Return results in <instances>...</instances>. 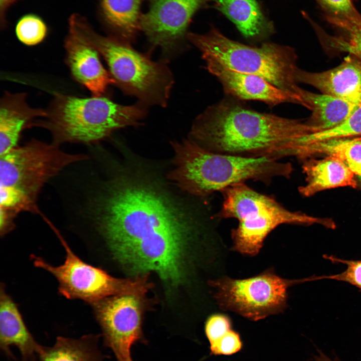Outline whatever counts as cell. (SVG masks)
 <instances>
[{
  "label": "cell",
  "mask_w": 361,
  "mask_h": 361,
  "mask_svg": "<svg viewBox=\"0 0 361 361\" xmlns=\"http://www.w3.org/2000/svg\"><path fill=\"white\" fill-rule=\"evenodd\" d=\"M305 282L304 278L288 279L272 269L248 278L223 277L210 282L221 308L258 321L283 312L287 306L288 289Z\"/></svg>",
  "instance_id": "9"
},
{
  "label": "cell",
  "mask_w": 361,
  "mask_h": 361,
  "mask_svg": "<svg viewBox=\"0 0 361 361\" xmlns=\"http://www.w3.org/2000/svg\"><path fill=\"white\" fill-rule=\"evenodd\" d=\"M20 0H0V25L1 29L7 25V13L10 8Z\"/></svg>",
  "instance_id": "31"
},
{
  "label": "cell",
  "mask_w": 361,
  "mask_h": 361,
  "mask_svg": "<svg viewBox=\"0 0 361 361\" xmlns=\"http://www.w3.org/2000/svg\"><path fill=\"white\" fill-rule=\"evenodd\" d=\"M310 23L324 44L338 51L349 53L361 63V21L340 30L341 34L336 36L328 35L313 20Z\"/></svg>",
  "instance_id": "24"
},
{
  "label": "cell",
  "mask_w": 361,
  "mask_h": 361,
  "mask_svg": "<svg viewBox=\"0 0 361 361\" xmlns=\"http://www.w3.org/2000/svg\"><path fill=\"white\" fill-rule=\"evenodd\" d=\"M243 342L240 334L233 329L216 341L210 344L211 353L217 355H232L240 351Z\"/></svg>",
  "instance_id": "30"
},
{
  "label": "cell",
  "mask_w": 361,
  "mask_h": 361,
  "mask_svg": "<svg viewBox=\"0 0 361 361\" xmlns=\"http://www.w3.org/2000/svg\"><path fill=\"white\" fill-rule=\"evenodd\" d=\"M204 60L208 72L219 81L226 94L233 98L260 101L271 106L286 102L305 106L301 96L280 89L262 77L232 70L212 59Z\"/></svg>",
  "instance_id": "14"
},
{
  "label": "cell",
  "mask_w": 361,
  "mask_h": 361,
  "mask_svg": "<svg viewBox=\"0 0 361 361\" xmlns=\"http://www.w3.org/2000/svg\"><path fill=\"white\" fill-rule=\"evenodd\" d=\"M356 137L358 140H361V136H358V137Z\"/></svg>",
  "instance_id": "34"
},
{
  "label": "cell",
  "mask_w": 361,
  "mask_h": 361,
  "mask_svg": "<svg viewBox=\"0 0 361 361\" xmlns=\"http://www.w3.org/2000/svg\"><path fill=\"white\" fill-rule=\"evenodd\" d=\"M141 297L119 295L91 304L102 331L104 344L111 349L117 361H133L132 346L137 343H148L142 330Z\"/></svg>",
  "instance_id": "11"
},
{
  "label": "cell",
  "mask_w": 361,
  "mask_h": 361,
  "mask_svg": "<svg viewBox=\"0 0 361 361\" xmlns=\"http://www.w3.org/2000/svg\"><path fill=\"white\" fill-rule=\"evenodd\" d=\"M141 29L149 43L168 58L185 48L187 29L195 13L208 0H150Z\"/></svg>",
  "instance_id": "12"
},
{
  "label": "cell",
  "mask_w": 361,
  "mask_h": 361,
  "mask_svg": "<svg viewBox=\"0 0 361 361\" xmlns=\"http://www.w3.org/2000/svg\"><path fill=\"white\" fill-rule=\"evenodd\" d=\"M325 258L332 262L340 263L347 266L346 270L342 273L328 276L308 277V281L328 279L349 283L361 290V260H348L325 256Z\"/></svg>",
  "instance_id": "28"
},
{
  "label": "cell",
  "mask_w": 361,
  "mask_h": 361,
  "mask_svg": "<svg viewBox=\"0 0 361 361\" xmlns=\"http://www.w3.org/2000/svg\"><path fill=\"white\" fill-rule=\"evenodd\" d=\"M46 115V109L28 104L26 93L6 92L0 103L1 155L16 147L22 131Z\"/></svg>",
  "instance_id": "17"
},
{
  "label": "cell",
  "mask_w": 361,
  "mask_h": 361,
  "mask_svg": "<svg viewBox=\"0 0 361 361\" xmlns=\"http://www.w3.org/2000/svg\"><path fill=\"white\" fill-rule=\"evenodd\" d=\"M109 189L100 224L114 254L153 239H189L193 232V220L152 184L123 177Z\"/></svg>",
  "instance_id": "2"
},
{
  "label": "cell",
  "mask_w": 361,
  "mask_h": 361,
  "mask_svg": "<svg viewBox=\"0 0 361 361\" xmlns=\"http://www.w3.org/2000/svg\"><path fill=\"white\" fill-rule=\"evenodd\" d=\"M297 82L311 85L321 93L357 103L361 102V63L349 55L339 66L321 72H309L299 68Z\"/></svg>",
  "instance_id": "15"
},
{
  "label": "cell",
  "mask_w": 361,
  "mask_h": 361,
  "mask_svg": "<svg viewBox=\"0 0 361 361\" xmlns=\"http://www.w3.org/2000/svg\"><path fill=\"white\" fill-rule=\"evenodd\" d=\"M145 0H99L100 18L114 35L132 40L141 29L140 8Z\"/></svg>",
  "instance_id": "21"
},
{
  "label": "cell",
  "mask_w": 361,
  "mask_h": 361,
  "mask_svg": "<svg viewBox=\"0 0 361 361\" xmlns=\"http://www.w3.org/2000/svg\"><path fill=\"white\" fill-rule=\"evenodd\" d=\"M146 107L138 102L119 104L104 95L83 98L56 93L46 109V116L36 120L32 126L48 129L56 144L93 142L117 129L138 125Z\"/></svg>",
  "instance_id": "4"
},
{
  "label": "cell",
  "mask_w": 361,
  "mask_h": 361,
  "mask_svg": "<svg viewBox=\"0 0 361 361\" xmlns=\"http://www.w3.org/2000/svg\"><path fill=\"white\" fill-rule=\"evenodd\" d=\"M221 193L223 201L216 216L238 220V225L231 231L232 249L244 255H257L268 235L282 224H318L330 229L335 228L331 219L289 210L273 197L256 191L245 183L235 184Z\"/></svg>",
  "instance_id": "6"
},
{
  "label": "cell",
  "mask_w": 361,
  "mask_h": 361,
  "mask_svg": "<svg viewBox=\"0 0 361 361\" xmlns=\"http://www.w3.org/2000/svg\"><path fill=\"white\" fill-rule=\"evenodd\" d=\"M321 153L336 157L348 166L361 164V140L356 137L334 139L305 146L303 157Z\"/></svg>",
  "instance_id": "23"
},
{
  "label": "cell",
  "mask_w": 361,
  "mask_h": 361,
  "mask_svg": "<svg viewBox=\"0 0 361 361\" xmlns=\"http://www.w3.org/2000/svg\"><path fill=\"white\" fill-rule=\"evenodd\" d=\"M329 24L340 30L361 21V14L352 0H315Z\"/></svg>",
  "instance_id": "26"
},
{
  "label": "cell",
  "mask_w": 361,
  "mask_h": 361,
  "mask_svg": "<svg viewBox=\"0 0 361 361\" xmlns=\"http://www.w3.org/2000/svg\"><path fill=\"white\" fill-rule=\"evenodd\" d=\"M236 26L243 36L252 41L264 40L274 32L256 0H208Z\"/></svg>",
  "instance_id": "19"
},
{
  "label": "cell",
  "mask_w": 361,
  "mask_h": 361,
  "mask_svg": "<svg viewBox=\"0 0 361 361\" xmlns=\"http://www.w3.org/2000/svg\"><path fill=\"white\" fill-rule=\"evenodd\" d=\"M15 32L23 44L35 46L42 42L47 36L48 27L43 20L34 14L21 17L17 23Z\"/></svg>",
  "instance_id": "27"
},
{
  "label": "cell",
  "mask_w": 361,
  "mask_h": 361,
  "mask_svg": "<svg viewBox=\"0 0 361 361\" xmlns=\"http://www.w3.org/2000/svg\"><path fill=\"white\" fill-rule=\"evenodd\" d=\"M361 136V102L352 113L339 125L325 130L302 136L299 143L302 146L334 139Z\"/></svg>",
  "instance_id": "25"
},
{
  "label": "cell",
  "mask_w": 361,
  "mask_h": 361,
  "mask_svg": "<svg viewBox=\"0 0 361 361\" xmlns=\"http://www.w3.org/2000/svg\"><path fill=\"white\" fill-rule=\"evenodd\" d=\"M70 18L103 58L114 84L124 93L146 107L167 105L174 80L164 60H152L118 37L99 34L79 14Z\"/></svg>",
  "instance_id": "5"
},
{
  "label": "cell",
  "mask_w": 361,
  "mask_h": 361,
  "mask_svg": "<svg viewBox=\"0 0 361 361\" xmlns=\"http://www.w3.org/2000/svg\"><path fill=\"white\" fill-rule=\"evenodd\" d=\"M306 184L299 188L300 194L310 197L327 189L340 187L355 188L354 173L347 164L331 156L320 160H309L302 165Z\"/></svg>",
  "instance_id": "18"
},
{
  "label": "cell",
  "mask_w": 361,
  "mask_h": 361,
  "mask_svg": "<svg viewBox=\"0 0 361 361\" xmlns=\"http://www.w3.org/2000/svg\"><path fill=\"white\" fill-rule=\"evenodd\" d=\"M11 346L19 350L23 361H36L45 347L39 344L27 327L12 297L2 284L0 291V347L9 357L14 358Z\"/></svg>",
  "instance_id": "16"
},
{
  "label": "cell",
  "mask_w": 361,
  "mask_h": 361,
  "mask_svg": "<svg viewBox=\"0 0 361 361\" xmlns=\"http://www.w3.org/2000/svg\"><path fill=\"white\" fill-rule=\"evenodd\" d=\"M174 168L169 178L182 190L198 197L249 180L269 185L289 178V162L269 157H246L214 152L191 139L172 142Z\"/></svg>",
  "instance_id": "3"
},
{
  "label": "cell",
  "mask_w": 361,
  "mask_h": 361,
  "mask_svg": "<svg viewBox=\"0 0 361 361\" xmlns=\"http://www.w3.org/2000/svg\"><path fill=\"white\" fill-rule=\"evenodd\" d=\"M83 154L62 151L57 144L32 140L1 155V186L12 188L36 206L44 184L69 164L85 159Z\"/></svg>",
  "instance_id": "10"
},
{
  "label": "cell",
  "mask_w": 361,
  "mask_h": 361,
  "mask_svg": "<svg viewBox=\"0 0 361 361\" xmlns=\"http://www.w3.org/2000/svg\"><path fill=\"white\" fill-rule=\"evenodd\" d=\"M232 320L227 315L223 313H216L209 316L207 319L205 331L209 341L212 343L233 328Z\"/></svg>",
  "instance_id": "29"
},
{
  "label": "cell",
  "mask_w": 361,
  "mask_h": 361,
  "mask_svg": "<svg viewBox=\"0 0 361 361\" xmlns=\"http://www.w3.org/2000/svg\"><path fill=\"white\" fill-rule=\"evenodd\" d=\"M68 24L64 47L66 63L71 76L77 82L89 90L93 96H102L108 86L115 82L104 67L98 51L70 19Z\"/></svg>",
  "instance_id": "13"
},
{
  "label": "cell",
  "mask_w": 361,
  "mask_h": 361,
  "mask_svg": "<svg viewBox=\"0 0 361 361\" xmlns=\"http://www.w3.org/2000/svg\"><path fill=\"white\" fill-rule=\"evenodd\" d=\"M312 132L306 122L258 112L227 98L196 118L190 139L216 153L280 160L297 157L298 139Z\"/></svg>",
  "instance_id": "1"
},
{
  "label": "cell",
  "mask_w": 361,
  "mask_h": 361,
  "mask_svg": "<svg viewBox=\"0 0 361 361\" xmlns=\"http://www.w3.org/2000/svg\"><path fill=\"white\" fill-rule=\"evenodd\" d=\"M99 336L85 335L75 339L58 336L51 347H45L41 361H103L98 348Z\"/></svg>",
  "instance_id": "22"
},
{
  "label": "cell",
  "mask_w": 361,
  "mask_h": 361,
  "mask_svg": "<svg viewBox=\"0 0 361 361\" xmlns=\"http://www.w3.org/2000/svg\"><path fill=\"white\" fill-rule=\"evenodd\" d=\"M318 354L314 357L315 361H340L337 357L332 359L324 354L321 351L318 350Z\"/></svg>",
  "instance_id": "32"
},
{
  "label": "cell",
  "mask_w": 361,
  "mask_h": 361,
  "mask_svg": "<svg viewBox=\"0 0 361 361\" xmlns=\"http://www.w3.org/2000/svg\"><path fill=\"white\" fill-rule=\"evenodd\" d=\"M348 167L355 174L361 176V164L351 165Z\"/></svg>",
  "instance_id": "33"
},
{
  "label": "cell",
  "mask_w": 361,
  "mask_h": 361,
  "mask_svg": "<svg viewBox=\"0 0 361 361\" xmlns=\"http://www.w3.org/2000/svg\"><path fill=\"white\" fill-rule=\"evenodd\" d=\"M65 249L63 264L52 265L43 258L32 255L34 265L52 274L59 283V292L68 299H79L91 304L119 295L142 296L151 288L146 276L133 279L112 277L103 270L88 264L72 251L56 229L51 225Z\"/></svg>",
  "instance_id": "8"
},
{
  "label": "cell",
  "mask_w": 361,
  "mask_h": 361,
  "mask_svg": "<svg viewBox=\"0 0 361 361\" xmlns=\"http://www.w3.org/2000/svg\"><path fill=\"white\" fill-rule=\"evenodd\" d=\"M187 38L199 50L203 59L259 76L280 89L302 96L303 89L296 79L297 56L292 48L269 42L259 47L246 45L230 39L213 26L204 34L188 33Z\"/></svg>",
  "instance_id": "7"
},
{
  "label": "cell",
  "mask_w": 361,
  "mask_h": 361,
  "mask_svg": "<svg viewBox=\"0 0 361 361\" xmlns=\"http://www.w3.org/2000/svg\"><path fill=\"white\" fill-rule=\"evenodd\" d=\"M302 96L305 107L312 111L307 123L314 132L333 128L344 121L360 103L304 90Z\"/></svg>",
  "instance_id": "20"
}]
</instances>
